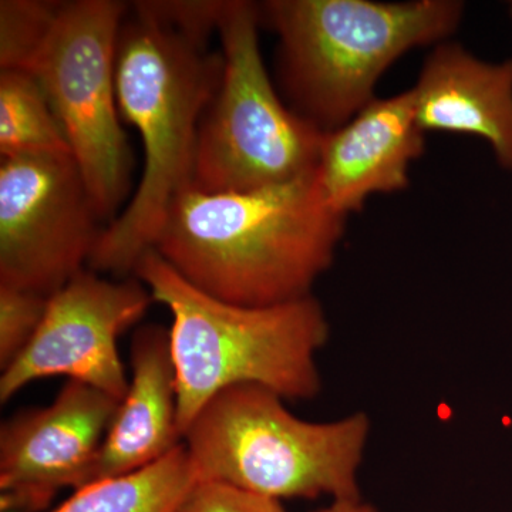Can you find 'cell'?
I'll return each mask as SVG.
<instances>
[{"label": "cell", "instance_id": "6da1fadb", "mask_svg": "<svg viewBox=\"0 0 512 512\" xmlns=\"http://www.w3.org/2000/svg\"><path fill=\"white\" fill-rule=\"evenodd\" d=\"M346 221L323 197L316 171L254 191L190 187L175 198L154 249L207 295L262 308L312 295Z\"/></svg>", "mask_w": 512, "mask_h": 512}, {"label": "cell", "instance_id": "7a4b0ae2", "mask_svg": "<svg viewBox=\"0 0 512 512\" xmlns=\"http://www.w3.org/2000/svg\"><path fill=\"white\" fill-rule=\"evenodd\" d=\"M117 46L120 117L140 133L144 171L136 194L94 248V272L124 276L154 249L168 211L192 187L198 131L222 77V56L131 5Z\"/></svg>", "mask_w": 512, "mask_h": 512}, {"label": "cell", "instance_id": "3957f363", "mask_svg": "<svg viewBox=\"0 0 512 512\" xmlns=\"http://www.w3.org/2000/svg\"><path fill=\"white\" fill-rule=\"evenodd\" d=\"M134 274L173 316L171 356L181 436L212 397L238 384H258L282 399H312L320 390L316 353L329 323L312 295L274 306L232 305L185 281L156 249Z\"/></svg>", "mask_w": 512, "mask_h": 512}, {"label": "cell", "instance_id": "277c9868", "mask_svg": "<svg viewBox=\"0 0 512 512\" xmlns=\"http://www.w3.org/2000/svg\"><path fill=\"white\" fill-rule=\"evenodd\" d=\"M261 23L278 36V76L291 109L330 133L370 101L383 74L414 49L450 40L458 0H269Z\"/></svg>", "mask_w": 512, "mask_h": 512}, {"label": "cell", "instance_id": "5b68a950", "mask_svg": "<svg viewBox=\"0 0 512 512\" xmlns=\"http://www.w3.org/2000/svg\"><path fill=\"white\" fill-rule=\"evenodd\" d=\"M369 433L365 414L309 423L272 390L238 384L202 407L184 444L198 481H221L278 501L322 494L356 501Z\"/></svg>", "mask_w": 512, "mask_h": 512}, {"label": "cell", "instance_id": "8992f818", "mask_svg": "<svg viewBox=\"0 0 512 512\" xmlns=\"http://www.w3.org/2000/svg\"><path fill=\"white\" fill-rule=\"evenodd\" d=\"M258 5L228 0L218 33L222 77L204 111L195 153V190H261L315 173L325 133L286 106L259 47Z\"/></svg>", "mask_w": 512, "mask_h": 512}, {"label": "cell", "instance_id": "52a82bcc", "mask_svg": "<svg viewBox=\"0 0 512 512\" xmlns=\"http://www.w3.org/2000/svg\"><path fill=\"white\" fill-rule=\"evenodd\" d=\"M128 9L116 0L63 2L32 74L69 143L101 220L130 191L131 156L120 126L117 46Z\"/></svg>", "mask_w": 512, "mask_h": 512}, {"label": "cell", "instance_id": "ba28073f", "mask_svg": "<svg viewBox=\"0 0 512 512\" xmlns=\"http://www.w3.org/2000/svg\"><path fill=\"white\" fill-rule=\"evenodd\" d=\"M99 221L72 154L2 158L0 285L55 295L92 258Z\"/></svg>", "mask_w": 512, "mask_h": 512}, {"label": "cell", "instance_id": "9c48e42d", "mask_svg": "<svg viewBox=\"0 0 512 512\" xmlns=\"http://www.w3.org/2000/svg\"><path fill=\"white\" fill-rule=\"evenodd\" d=\"M153 298L136 279L111 282L83 269L50 296L28 348L3 370L0 402L46 377L66 376L121 400L128 392L117 339L146 315Z\"/></svg>", "mask_w": 512, "mask_h": 512}, {"label": "cell", "instance_id": "30bf717a", "mask_svg": "<svg viewBox=\"0 0 512 512\" xmlns=\"http://www.w3.org/2000/svg\"><path fill=\"white\" fill-rule=\"evenodd\" d=\"M120 402L69 380L55 402L23 410L0 430V512H39L57 491L90 483Z\"/></svg>", "mask_w": 512, "mask_h": 512}, {"label": "cell", "instance_id": "8fae6325", "mask_svg": "<svg viewBox=\"0 0 512 512\" xmlns=\"http://www.w3.org/2000/svg\"><path fill=\"white\" fill-rule=\"evenodd\" d=\"M424 150L426 133L412 92L376 97L348 123L325 133L316 178L330 207L349 218L372 195L407 190L412 164Z\"/></svg>", "mask_w": 512, "mask_h": 512}, {"label": "cell", "instance_id": "7c38bea8", "mask_svg": "<svg viewBox=\"0 0 512 512\" xmlns=\"http://www.w3.org/2000/svg\"><path fill=\"white\" fill-rule=\"evenodd\" d=\"M410 92L424 133L481 138L512 171V59L485 62L446 40L426 57Z\"/></svg>", "mask_w": 512, "mask_h": 512}, {"label": "cell", "instance_id": "4fadbf2b", "mask_svg": "<svg viewBox=\"0 0 512 512\" xmlns=\"http://www.w3.org/2000/svg\"><path fill=\"white\" fill-rule=\"evenodd\" d=\"M130 360L128 392L107 431L89 484L150 466L183 440L170 330L141 326L131 340Z\"/></svg>", "mask_w": 512, "mask_h": 512}, {"label": "cell", "instance_id": "5bb4252c", "mask_svg": "<svg viewBox=\"0 0 512 512\" xmlns=\"http://www.w3.org/2000/svg\"><path fill=\"white\" fill-rule=\"evenodd\" d=\"M197 481L187 447L181 443L141 470L74 490L72 497L49 512H177Z\"/></svg>", "mask_w": 512, "mask_h": 512}, {"label": "cell", "instance_id": "9a60e30c", "mask_svg": "<svg viewBox=\"0 0 512 512\" xmlns=\"http://www.w3.org/2000/svg\"><path fill=\"white\" fill-rule=\"evenodd\" d=\"M72 154L39 80L28 72L0 74V156Z\"/></svg>", "mask_w": 512, "mask_h": 512}, {"label": "cell", "instance_id": "2e32d148", "mask_svg": "<svg viewBox=\"0 0 512 512\" xmlns=\"http://www.w3.org/2000/svg\"><path fill=\"white\" fill-rule=\"evenodd\" d=\"M63 2H0V67L2 72H28L55 29Z\"/></svg>", "mask_w": 512, "mask_h": 512}, {"label": "cell", "instance_id": "e0dca14e", "mask_svg": "<svg viewBox=\"0 0 512 512\" xmlns=\"http://www.w3.org/2000/svg\"><path fill=\"white\" fill-rule=\"evenodd\" d=\"M49 298L15 286L0 285V369H8L35 336Z\"/></svg>", "mask_w": 512, "mask_h": 512}, {"label": "cell", "instance_id": "ac0fdd59", "mask_svg": "<svg viewBox=\"0 0 512 512\" xmlns=\"http://www.w3.org/2000/svg\"><path fill=\"white\" fill-rule=\"evenodd\" d=\"M134 8L141 10L163 25L170 26L181 35L190 37L195 42L207 45L212 32H218L225 0H194V2H136Z\"/></svg>", "mask_w": 512, "mask_h": 512}, {"label": "cell", "instance_id": "d6986e66", "mask_svg": "<svg viewBox=\"0 0 512 512\" xmlns=\"http://www.w3.org/2000/svg\"><path fill=\"white\" fill-rule=\"evenodd\" d=\"M177 512H286L281 501L221 481H197Z\"/></svg>", "mask_w": 512, "mask_h": 512}, {"label": "cell", "instance_id": "ffe728a7", "mask_svg": "<svg viewBox=\"0 0 512 512\" xmlns=\"http://www.w3.org/2000/svg\"><path fill=\"white\" fill-rule=\"evenodd\" d=\"M318 512H377L375 508L370 507V505L360 503V500L349 501V500H340L335 501L330 507L325 508V510Z\"/></svg>", "mask_w": 512, "mask_h": 512}, {"label": "cell", "instance_id": "44dd1931", "mask_svg": "<svg viewBox=\"0 0 512 512\" xmlns=\"http://www.w3.org/2000/svg\"><path fill=\"white\" fill-rule=\"evenodd\" d=\"M511 13H512V3H511Z\"/></svg>", "mask_w": 512, "mask_h": 512}]
</instances>
